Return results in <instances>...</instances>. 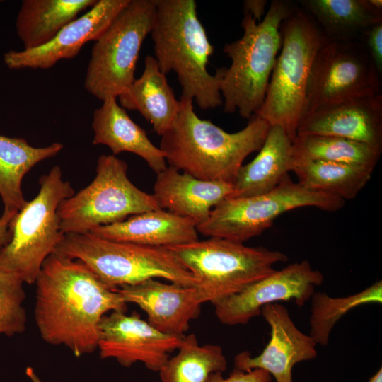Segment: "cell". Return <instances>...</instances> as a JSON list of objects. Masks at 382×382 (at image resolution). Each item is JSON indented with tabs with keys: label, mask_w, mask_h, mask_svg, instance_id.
<instances>
[{
	"label": "cell",
	"mask_w": 382,
	"mask_h": 382,
	"mask_svg": "<svg viewBox=\"0 0 382 382\" xmlns=\"http://www.w3.org/2000/svg\"><path fill=\"white\" fill-rule=\"evenodd\" d=\"M35 320L41 338L62 345L76 357L98 348L100 325L127 303L83 263L56 252L44 262L35 282Z\"/></svg>",
	"instance_id": "6da1fadb"
},
{
	"label": "cell",
	"mask_w": 382,
	"mask_h": 382,
	"mask_svg": "<svg viewBox=\"0 0 382 382\" xmlns=\"http://www.w3.org/2000/svg\"><path fill=\"white\" fill-rule=\"evenodd\" d=\"M97 0H23L17 14L16 30L23 50L50 42L78 15Z\"/></svg>",
	"instance_id": "d4e9b609"
},
{
	"label": "cell",
	"mask_w": 382,
	"mask_h": 382,
	"mask_svg": "<svg viewBox=\"0 0 382 382\" xmlns=\"http://www.w3.org/2000/svg\"><path fill=\"white\" fill-rule=\"evenodd\" d=\"M54 252L81 262L112 289L156 278L185 286L196 284L166 247L114 241L87 232L64 234Z\"/></svg>",
	"instance_id": "8992f818"
},
{
	"label": "cell",
	"mask_w": 382,
	"mask_h": 382,
	"mask_svg": "<svg viewBox=\"0 0 382 382\" xmlns=\"http://www.w3.org/2000/svg\"><path fill=\"white\" fill-rule=\"evenodd\" d=\"M155 19L150 33L160 70L177 74L181 97L195 100L199 108L223 105L220 85L223 68L211 74L207 64L214 47L200 22L194 0H154Z\"/></svg>",
	"instance_id": "3957f363"
},
{
	"label": "cell",
	"mask_w": 382,
	"mask_h": 382,
	"mask_svg": "<svg viewBox=\"0 0 382 382\" xmlns=\"http://www.w3.org/2000/svg\"><path fill=\"white\" fill-rule=\"evenodd\" d=\"M192 100L181 97L176 118L161 136L166 163L207 181L233 184L244 160L262 147L270 125L253 115L236 132H227L195 112Z\"/></svg>",
	"instance_id": "7a4b0ae2"
},
{
	"label": "cell",
	"mask_w": 382,
	"mask_h": 382,
	"mask_svg": "<svg viewBox=\"0 0 382 382\" xmlns=\"http://www.w3.org/2000/svg\"><path fill=\"white\" fill-rule=\"evenodd\" d=\"M310 333L316 345L327 346L331 330L352 309L367 303H381L382 282L377 281L363 291L346 297L334 298L325 292H314L311 298Z\"/></svg>",
	"instance_id": "f546056e"
},
{
	"label": "cell",
	"mask_w": 382,
	"mask_h": 382,
	"mask_svg": "<svg viewBox=\"0 0 382 382\" xmlns=\"http://www.w3.org/2000/svg\"><path fill=\"white\" fill-rule=\"evenodd\" d=\"M93 115V144L107 146L113 155L130 152L143 158L156 174L166 167L164 153L146 132L134 122L117 98H108Z\"/></svg>",
	"instance_id": "44dd1931"
},
{
	"label": "cell",
	"mask_w": 382,
	"mask_h": 382,
	"mask_svg": "<svg viewBox=\"0 0 382 382\" xmlns=\"http://www.w3.org/2000/svg\"><path fill=\"white\" fill-rule=\"evenodd\" d=\"M129 2V0H98L45 45L30 50H10L4 54V62L10 69H46L62 59H72L86 42H95Z\"/></svg>",
	"instance_id": "9a60e30c"
},
{
	"label": "cell",
	"mask_w": 382,
	"mask_h": 382,
	"mask_svg": "<svg viewBox=\"0 0 382 382\" xmlns=\"http://www.w3.org/2000/svg\"><path fill=\"white\" fill-rule=\"evenodd\" d=\"M380 93L381 76L359 39L326 40L313 63L302 119L331 103Z\"/></svg>",
	"instance_id": "7c38bea8"
},
{
	"label": "cell",
	"mask_w": 382,
	"mask_h": 382,
	"mask_svg": "<svg viewBox=\"0 0 382 382\" xmlns=\"http://www.w3.org/2000/svg\"><path fill=\"white\" fill-rule=\"evenodd\" d=\"M261 314L270 328L269 342L255 357H252L248 351L236 354L234 369L243 371L263 369L276 382H294L293 367L317 357L316 343L309 335L298 329L283 305L279 303L265 305L261 309Z\"/></svg>",
	"instance_id": "2e32d148"
},
{
	"label": "cell",
	"mask_w": 382,
	"mask_h": 382,
	"mask_svg": "<svg viewBox=\"0 0 382 382\" xmlns=\"http://www.w3.org/2000/svg\"><path fill=\"white\" fill-rule=\"evenodd\" d=\"M359 39L365 45L378 74H382V21L369 27Z\"/></svg>",
	"instance_id": "1f68e13d"
},
{
	"label": "cell",
	"mask_w": 382,
	"mask_h": 382,
	"mask_svg": "<svg viewBox=\"0 0 382 382\" xmlns=\"http://www.w3.org/2000/svg\"><path fill=\"white\" fill-rule=\"evenodd\" d=\"M24 284L17 274L0 270V335L13 336L26 329Z\"/></svg>",
	"instance_id": "4dcf8cb0"
},
{
	"label": "cell",
	"mask_w": 382,
	"mask_h": 382,
	"mask_svg": "<svg viewBox=\"0 0 382 382\" xmlns=\"http://www.w3.org/2000/svg\"><path fill=\"white\" fill-rule=\"evenodd\" d=\"M369 382H382V369L380 368L376 373L369 380Z\"/></svg>",
	"instance_id": "8d00e7d4"
},
{
	"label": "cell",
	"mask_w": 382,
	"mask_h": 382,
	"mask_svg": "<svg viewBox=\"0 0 382 382\" xmlns=\"http://www.w3.org/2000/svg\"><path fill=\"white\" fill-rule=\"evenodd\" d=\"M295 4L273 0L260 22L244 13L243 35L223 49L231 62L229 67H223L220 85L225 112H238L242 117L250 119L262 107L282 46L280 25Z\"/></svg>",
	"instance_id": "277c9868"
},
{
	"label": "cell",
	"mask_w": 382,
	"mask_h": 382,
	"mask_svg": "<svg viewBox=\"0 0 382 382\" xmlns=\"http://www.w3.org/2000/svg\"><path fill=\"white\" fill-rule=\"evenodd\" d=\"M154 0H129L95 41L86 70L84 87L105 100L117 98L134 81L143 42L155 19Z\"/></svg>",
	"instance_id": "30bf717a"
},
{
	"label": "cell",
	"mask_w": 382,
	"mask_h": 382,
	"mask_svg": "<svg viewBox=\"0 0 382 382\" xmlns=\"http://www.w3.org/2000/svg\"><path fill=\"white\" fill-rule=\"evenodd\" d=\"M233 192V184L196 178L173 167L157 173L154 197L160 209L204 222L211 211Z\"/></svg>",
	"instance_id": "d6986e66"
},
{
	"label": "cell",
	"mask_w": 382,
	"mask_h": 382,
	"mask_svg": "<svg viewBox=\"0 0 382 382\" xmlns=\"http://www.w3.org/2000/svg\"><path fill=\"white\" fill-rule=\"evenodd\" d=\"M124 301L139 306L148 323L161 332L184 335L191 320L197 318L203 303L195 286L165 283L149 279L114 289Z\"/></svg>",
	"instance_id": "ac0fdd59"
},
{
	"label": "cell",
	"mask_w": 382,
	"mask_h": 382,
	"mask_svg": "<svg viewBox=\"0 0 382 382\" xmlns=\"http://www.w3.org/2000/svg\"><path fill=\"white\" fill-rule=\"evenodd\" d=\"M183 337L160 332L137 312L113 311L100 322L97 349L101 359H115L124 367L141 362L149 370L159 371Z\"/></svg>",
	"instance_id": "5bb4252c"
},
{
	"label": "cell",
	"mask_w": 382,
	"mask_h": 382,
	"mask_svg": "<svg viewBox=\"0 0 382 382\" xmlns=\"http://www.w3.org/2000/svg\"><path fill=\"white\" fill-rule=\"evenodd\" d=\"M271 375L263 369L243 371L234 369L228 377L224 378L222 372L209 375L206 382H271Z\"/></svg>",
	"instance_id": "d6a6232c"
},
{
	"label": "cell",
	"mask_w": 382,
	"mask_h": 382,
	"mask_svg": "<svg viewBox=\"0 0 382 382\" xmlns=\"http://www.w3.org/2000/svg\"><path fill=\"white\" fill-rule=\"evenodd\" d=\"M39 183L37 195L13 216L11 240L0 250V270L17 274L28 284H35L44 262L62 240L58 207L74 195L58 166Z\"/></svg>",
	"instance_id": "ba28073f"
},
{
	"label": "cell",
	"mask_w": 382,
	"mask_h": 382,
	"mask_svg": "<svg viewBox=\"0 0 382 382\" xmlns=\"http://www.w3.org/2000/svg\"><path fill=\"white\" fill-rule=\"evenodd\" d=\"M16 212H18L4 210L0 217V250L11 240L10 224Z\"/></svg>",
	"instance_id": "e575fe53"
},
{
	"label": "cell",
	"mask_w": 382,
	"mask_h": 382,
	"mask_svg": "<svg viewBox=\"0 0 382 382\" xmlns=\"http://www.w3.org/2000/svg\"><path fill=\"white\" fill-rule=\"evenodd\" d=\"M345 202L330 194L308 190L294 182L289 175L266 193L225 199L197 226V229L208 237L244 243L261 234L279 215L288 211L314 207L333 212L341 209Z\"/></svg>",
	"instance_id": "8fae6325"
},
{
	"label": "cell",
	"mask_w": 382,
	"mask_h": 382,
	"mask_svg": "<svg viewBox=\"0 0 382 382\" xmlns=\"http://www.w3.org/2000/svg\"><path fill=\"white\" fill-rule=\"evenodd\" d=\"M297 134L342 137L382 149V94L323 106L301 120Z\"/></svg>",
	"instance_id": "e0dca14e"
},
{
	"label": "cell",
	"mask_w": 382,
	"mask_h": 382,
	"mask_svg": "<svg viewBox=\"0 0 382 382\" xmlns=\"http://www.w3.org/2000/svg\"><path fill=\"white\" fill-rule=\"evenodd\" d=\"M382 149L342 137L297 134L293 141V155L362 167L374 170Z\"/></svg>",
	"instance_id": "f1b7e54d"
},
{
	"label": "cell",
	"mask_w": 382,
	"mask_h": 382,
	"mask_svg": "<svg viewBox=\"0 0 382 382\" xmlns=\"http://www.w3.org/2000/svg\"><path fill=\"white\" fill-rule=\"evenodd\" d=\"M324 277L308 260L292 263L214 303L219 320L227 325H243L261 314L265 305L293 300L301 307L311 299Z\"/></svg>",
	"instance_id": "4fadbf2b"
},
{
	"label": "cell",
	"mask_w": 382,
	"mask_h": 382,
	"mask_svg": "<svg viewBox=\"0 0 382 382\" xmlns=\"http://www.w3.org/2000/svg\"><path fill=\"white\" fill-rule=\"evenodd\" d=\"M166 248L192 273L203 303L240 292L274 272V264L288 259L277 250L217 237Z\"/></svg>",
	"instance_id": "52a82bcc"
},
{
	"label": "cell",
	"mask_w": 382,
	"mask_h": 382,
	"mask_svg": "<svg viewBox=\"0 0 382 382\" xmlns=\"http://www.w3.org/2000/svg\"><path fill=\"white\" fill-rule=\"evenodd\" d=\"M127 170V164L115 155H101L93 181L59 204L57 214L62 231L64 234L87 233L160 209L153 195L130 181Z\"/></svg>",
	"instance_id": "9c48e42d"
},
{
	"label": "cell",
	"mask_w": 382,
	"mask_h": 382,
	"mask_svg": "<svg viewBox=\"0 0 382 382\" xmlns=\"http://www.w3.org/2000/svg\"><path fill=\"white\" fill-rule=\"evenodd\" d=\"M197 226L190 219L158 209L96 227L90 232L114 241L170 247L198 241Z\"/></svg>",
	"instance_id": "ffe728a7"
},
{
	"label": "cell",
	"mask_w": 382,
	"mask_h": 382,
	"mask_svg": "<svg viewBox=\"0 0 382 382\" xmlns=\"http://www.w3.org/2000/svg\"><path fill=\"white\" fill-rule=\"evenodd\" d=\"M280 33L281 52L255 115L270 126L282 127L294 141L303 117L313 63L326 40L313 18L296 3L281 23Z\"/></svg>",
	"instance_id": "5b68a950"
},
{
	"label": "cell",
	"mask_w": 382,
	"mask_h": 382,
	"mask_svg": "<svg viewBox=\"0 0 382 382\" xmlns=\"http://www.w3.org/2000/svg\"><path fill=\"white\" fill-rule=\"evenodd\" d=\"M293 140L279 126H270L258 154L243 165L228 198L245 197L274 189L291 171Z\"/></svg>",
	"instance_id": "7402d4cb"
},
{
	"label": "cell",
	"mask_w": 382,
	"mask_h": 382,
	"mask_svg": "<svg viewBox=\"0 0 382 382\" xmlns=\"http://www.w3.org/2000/svg\"><path fill=\"white\" fill-rule=\"evenodd\" d=\"M296 4L313 18L327 41L359 39L382 21V10L371 0H300Z\"/></svg>",
	"instance_id": "cb8c5ba5"
},
{
	"label": "cell",
	"mask_w": 382,
	"mask_h": 382,
	"mask_svg": "<svg viewBox=\"0 0 382 382\" xmlns=\"http://www.w3.org/2000/svg\"><path fill=\"white\" fill-rule=\"evenodd\" d=\"M298 183L343 200L355 198L369 181L373 170L351 165L312 160L293 155L291 166Z\"/></svg>",
	"instance_id": "4316f807"
},
{
	"label": "cell",
	"mask_w": 382,
	"mask_h": 382,
	"mask_svg": "<svg viewBox=\"0 0 382 382\" xmlns=\"http://www.w3.org/2000/svg\"><path fill=\"white\" fill-rule=\"evenodd\" d=\"M117 98L125 110L138 111L161 137L172 125L180 108V100L151 55L144 59L141 76Z\"/></svg>",
	"instance_id": "603a6c76"
},
{
	"label": "cell",
	"mask_w": 382,
	"mask_h": 382,
	"mask_svg": "<svg viewBox=\"0 0 382 382\" xmlns=\"http://www.w3.org/2000/svg\"><path fill=\"white\" fill-rule=\"evenodd\" d=\"M25 373L32 382H42L32 367H28Z\"/></svg>",
	"instance_id": "d590c367"
},
{
	"label": "cell",
	"mask_w": 382,
	"mask_h": 382,
	"mask_svg": "<svg viewBox=\"0 0 382 382\" xmlns=\"http://www.w3.org/2000/svg\"><path fill=\"white\" fill-rule=\"evenodd\" d=\"M266 0H245L243 1L244 13L250 15L257 22L262 21L267 11Z\"/></svg>",
	"instance_id": "836d02e7"
},
{
	"label": "cell",
	"mask_w": 382,
	"mask_h": 382,
	"mask_svg": "<svg viewBox=\"0 0 382 382\" xmlns=\"http://www.w3.org/2000/svg\"><path fill=\"white\" fill-rule=\"evenodd\" d=\"M177 350L158 371L161 382H206L210 374L227 369L222 348L214 344L200 345L195 334L184 335Z\"/></svg>",
	"instance_id": "83f0119b"
},
{
	"label": "cell",
	"mask_w": 382,
	"mask_h": 382,
	"mask_svg": "<svg viewBox=\"0 0 382 382\" xmlns=\"http://www.w3.org/2000/svg\"><path fill=\"white\" fill-rule=\"evenodd\" d=\"M64 146L53 143L35 147L23 138L0 135V197L6 211H19L26 203L21 184L36 164L57 155Z\"/></svg>",
	"instance_id": "484cf974"
}]
</instances>
